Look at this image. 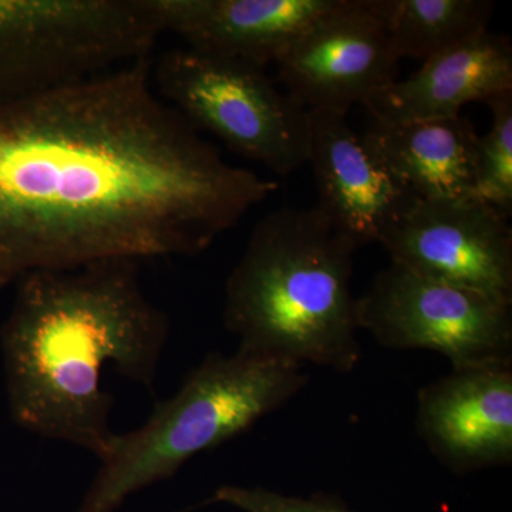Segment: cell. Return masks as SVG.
<instances>
[{
  "instance_id": "1",
  "label": "cell",
  "mask_w": 512,
  "mask_h": 512,
  "mask_svg": "<svg viewBox=\"0 0 512 512\" xmlns=\"http://www.w3.org/2000/svg\"><path fill=\"white\" fill-rule=\"evenodd\" d=\"M151 69L138 60L0 107V288L201 254L278 190L168 106Z\"/></svg>"
},
{
  "instance_id": "2",
  "label": "cell",
  "mask_w": 512,
  "mask_h": 512,
  "mask_svg": "<svg viewBox=\"0 0 512 512\" xmlns=\"http://www.w3.org/2000/svg\"><path fill=\"white\" fill-rule=\"evenodd\" d=\"M141 262L36 272L16 284L0 329L10 413L23 429L100 458L109 450L107 366L154 392L170 319L151 302Z\"/></svg>"
},
{
  "instance_id": "3",
  "label": "cell",
  "mask_w": 512,
  "mask_h": 512,
  "mask_svg": "<svg viewBox=\"0 0 512 512\" xmlns=\"http://www.w3.org/2000/svg\"><path fill=\"white\" fill-rule=\"evenodd\" d=\"M356 249L316 205L262 218L225 285L222 319L238 349L352 372L362 357Z\"/></svg>"
},
{
  "instance_id": "4",
  "label": "cell",
  "mask_w": 512,
  "mask_h": 512,
  "mask_svg": "<svg viewBox=\"0 0 512 512\" xmlns=\"http://www.w3.org/2000/svg\"><path fill=\"white\" fill-rule=\"evenodd\" d=\"M308 379L303 366L247 350L205 357L146 423L116 433L79 512H114L131 495L170 480L192 457L284 406Z\"/></svg>"
},
{
  "instance_id": "5",
  "label": "cell",
  "mask_w": 512,
  "mask_h": 512,
  "mask_svg": "<svg viewBox=\"0 0 512 512\" xmlns=\"http://www.w3.org/2000/svg\"><path fill=\"white\" fill-rule=\"evenodd\" d=\"M150 0H0V107L151 59Z\"/></svg>"
},
{
  "instance_id": "6",
  "label": "cell",
  "mask_w": 512,
  "mask_h": 512,
  "mask_svg": "<svg viewBox=\"0 0 512 512\" xmlns=\"http://www.w3.org/2000/svg\"><path fill=\"white\" fill-rule=\"evenodd\" d=\"M158 96L195 131L288 177L308 164L309 110L279 92L265 67L192 47L168 50L151 69Z\"/></svg>"
},
{
  "instance_id": "7",
  "label": "cell",
  "mask_w": 512,
  "mask_h": 512,
  "mask_svg": "<svg viewBox=\"0 0 512 512\" xmlns=\"http://www.w3.org/2000/svg\"><path fill=\"white\" fill-rule=\"evenodd\" d=\"M359 328L394 350H433L454 370L512 366V303L393 264L357 298Z\"/></svg>"
},
{
  "instance_id": "8",
  "label": "cell",
  "mask_w": 512,
  "mask_h": 512,
  "mask_svg": "<svg viewBox=\"0 0 512 512\" xmlns=\"http://www.w3.org/2000/svg\"><path fill=\"white\" fill-rule=\"evenodd\" d=\"M399 62L373 0H345L296 37L276 66L306 110L348 114L396 82Z\"/></svg>"
},
{
  "instance_id": "9",
  "label": "cell",
  "mask_w": 512,
  "mask_h": 512,
  "mask_svg": "<svg viewBox=\"0 0 512 512\" xmlns=\"http://www.w3.org/2000/svg\"><path fill=\"white\" fill-rule=\"evenodd\" d=\"M380 245L390 262L512 303V229L478 198L420 200Z\"/></svg>"
},
{
  "instance_id": "10",
  "label": "cell",
  "mask_w": 512,
  "mask_h": 512,
  "mask_svg": "<svg viewBox=\"0 0 512 512\" xmlns=\"http://www.w3.org/2000/svg\"><path fill=\"white\" fill-rule=\"evenodd\" d=\"M306 165L318 187L316 207L357 248L380 244L420 201L350 127L348 114L309 110Z\"/></svg>"
},
{
  "instance_id": "11",
  "label": "cell",
  "mask_w": 512,
  "mask_h": 512,
  "mask_svg": "<svg viewBox=\"0 0 512 512\" xmlns=\"http://www.w3.org/2000/svg\"><path fill=\"white\" fill-rule=\"evenodd\" d=\"M417 431L453 473L510 466L512 366L454 370L417 394Z\"/></svg>"
},
{
  "instance_id": "12",
  "label": "cell",
  "mask_w": 512,
  "mask_h": 512,
  "mask_svg": "<svg viewBox=\"0 0 512 512\" xmlns=\"http://www.w3.org/2000/svg\"><path fill=\"white\" fill-rule=\"evenodd\" d=\"M345 0H150L163 32L185 46L276 63L293 40Z\"/></svg>"
},
{
  "instance_id": "13",
  "label": "cell",
  "mask_w": 512,
  "mask_h": 512,
  "mask_svg": "<svg viewBox=\"0 0 512 512\" xmlns=\"http://www.w3.org/2000/svg\"><path fill=\"white\" fill-rule=\"evenodd\" d=\"M512 90V46L484 32L424 60L406 80H396L365 104L375 123L451 119L470 103Z\"/></svg>"
},
{
  "instance_id": "14",
  "label": "cell",
  "mask_w": 512,
  "mask_h": 512,
  "mask_svg": "<svg viewBox=\"0 0 512 512\" xmlns=\"http://www.w3.org/2000/svg\"><path fill=\"white\" fill-rule=\"evenodd\" d=\"M362 137L420 200L476 198L480 136L463 114L402 124L373 121Z\"/></svg>"
},
{
  "instance_id": "15",
  "label": "cell",
  "mask_w": 512,
  "mask_h": 512,
  "mask_svg": "<svg viewBox=\"0 0 512 512\" xmlns=\"http://www.w3.org/2000/svg\"><path fill=\"white\" fill-rule=\"evenodd\" d=\"M394 52L427 60L487 32L494 12L488 0H373Z\"/></svg>"
},
{
  "instance_id": "16",
  "label": "cell",
  "mask_w": 512,
  "mask_h": 512,
  "mask_svg": "<svg viewBox=\"0 0 512 512\" xmlns=\"http://www.w3.org/2000/svg\"><path fill=\"white\" fill-rule=\"evenodd\" d=\"M490 130L478 137L476 198L510 218L512 214V90L485 101Z\"/></svg>"
},
{
  "instance_id": "17",
  "label": "cell",
  "mask_w": 512,
  "mask_h": 512,
  "mask_svg": "<svg viewBox=\"0 0 512 512\" xmlns=\"http://www.w3.org/2000/svg\"><path fill=\"white\" fill-rule=\"evenodd\" d=\"M212 500L242 512H355L328 498L295 497L262 487L222 485Z\"/></svg>"
}]
</instances>
